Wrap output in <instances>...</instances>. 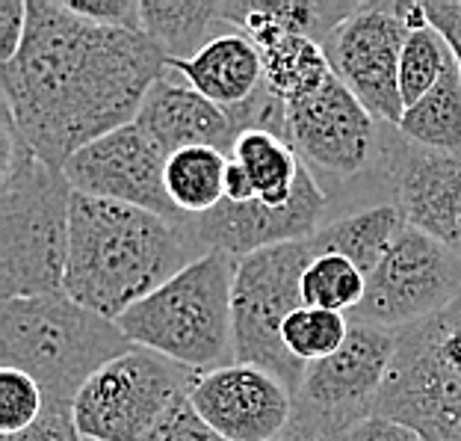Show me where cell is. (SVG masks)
Instances as JSON below:
<instances>
[{
	"instance_id": "32",
	"label": "cell",
	"mask_w": 461,
	"mask_h": 441,
	"mask_svg": "<svg viewBox=\"0 0 461 441\" xmlns=\"http://www.w3.org/2000/svg\"><path fill=\"white\" fill-rule=\"evenodd\" d=\"M27 33V0H0V66L13 62Z\"/></svg>"
},
{
	"instance_id": "8",
	"label": "cell",
	"mask_w": 461,
	"mask_h": 441,
	"mask_svg": "<svg viewBox=\"0 0 461 441\" xmlns=\"http://www.w3.org/2000/svg\"><path fill=\"white\" fill-rule=\"evenodd\" d=\"M320 258L313 240H296L240 258L234 279V362L276 373L293 394L305 380V367L287 353L281 329L293 311L305 306L302 276Z\"/></svg>"
},
{
	"instance_id": "35",
	"label": "cell",
	"mask_w": 461,
	"mask_h": 441,
	"mask_svg": "<svg viewBox=\"0 0 461 441\" xmlns=\"http://www.w3.org/2000/svg\"><path fill=\"white\" fill-rule=\"evenodd\" d=\"M225 198L234 205H246L255 202V184H251L249 172L240 166L237 161H228V172H225Z\"/></svg>"
},
{
	"instance_id": "34",
	"label": "cell",
	"mask_w": 461,
	"mask_h": 441,
	"mask_svg": "<svg viewBox=\"0 0 461 441\" xmlns=\"http://www.w3.org/2000/svg\"><path fill=\"white\" fill-rule=\"evenodd\" d=\"M423 13L429 18V24H435L449 41L453 54L461 60V4L458 0H426Z\"/></svg>"
},
{
	"instance_id": "1",
	"label": "cell",
	"mask_w": 461,
	"mask_h": 441,
	"mask_svg": "<svg viewBox=\"0 0 461 441\" xmlns=\"http://www.w3.org/2000/svg\"><path fill=\"white\" fill-rule=\"evenodd\" d=\"M169 66L145 33L101 27L59 0H27V33L0 66L4 115L45 163H66L89 142L133 124Z\"/></svg>"
},
{
	"instance_id": "15",
	"label": "cell",
	"mask_w": 461,
	"mask_h": 441,
	"mask_svg": "<svg viewBox=\"0 0 461 441\" xmlns=\"http://www.w3.org/2000/svg\"><path fill=\"white\" fill-rule=\"evenodd\" d=\"M326 211L329 198L305 166L296 193L285 207H269L258 198L246 205H234L225 198L211 214L195 219L190 216V231L204 252H228L240 261L260 249L313 237L326 225Z\"/></svg>"
},
{
	"instance_id": "16",
	"label": "cell",
	"mask_w": 461,
	"mask_h": 441,
	"mask_svg": "<svg viewBox=\"0 0 461 441\" xmlns=\"http://www.w3.org/2000/svg\"><path fill=\"white\" fill-rule=\"evenodd\" d=\"M393 207L405 225L461 255V154L429 152L414 142L387 154Z\"/></svg>"
},
{
	"instance_id": "22",
	"label": "cell",
	"mask_w": 461,
	"mask_h": 441,
	"mask_svg": "<svg viewBox=\"0 0 461 441\" xmlns=\"http://www.w3.org/2000/svg\"><path fill=\"white\" fill-rule=\"evenodd\" d=\"M400 131L408 142L429 152L461 154V62L453 57L441 80L402 113Z\"/></svg>"
},
{
	"instance_id": "12",
	"label": "cell",
	"mask_w": 461,
	"mask_h": 441,
	"mask_svg": "<svg viewBox=\"0 0 461 441\" xmlns=\"http://www.w3.org/2000/svg\"><path fill=\"white\" fill-rule=\"evenodd\" d=\"M166 161L169 154L133 122L80 149L62 172L75 193L184 223L190 216L177 211L166 193Z\"/></svg>"
},
{
	"instance_id": "6",
	"label": "cell",
	"mask_w": 461,
	"mask_h": 441,
	"mask_svg": "<svg viewBox=\"0 0 461 441\" xmlns=\"http://www.w3.org/2000/svg\"><path fill=\"white\" fill-rule=\"evenodd\" d=\"M375 412L423 441H461V297L400 332Z\"/></svg>"
},
{
	"instance_id": "19",
	"label": "cell",
	"mask_w": 461,
	"mask_h": 441,
	"mask_svg": "<svg viewBox=\"0 0 461 441\" xmlns=\"http://www.w3.org/2000/svg\"><path fill=\"white\" fill-rule=\"evenodd\" d=\"M225 24V0H142V33L169 60H190Z\"/></svg>"
},
{
	"instance_id": "21",
	"label": "cell",
	"mask_w": 461,
	"mask_h": 441,
	"mask_svg": "<svg viewBox=\"0 0 461 441\" xmlns=\"http://www.w3.org/2000/svg\"><path fill=\"white\" fill-rule=\"evenodd\" d=\"M230 161H237L249 172L255 184L258 202L269 207H285L299 187L305 161L287 140L269 131H243L230 152Z\"/></svg>"
},
{
	"instance_id": "11",
	"label": "cell",
	"mask_w": 461,
	"mask_h": 441,
	"mask_svg": "<svg viewBox=\"0 0 461 441\" xmlns=\"http://www.w3.org/2000/svg\"><path fill=\"white\" fill-rule=\"evenodd\" d=\"M411 4L373 0L358 4L326 39L331 69L373 119L400 128L405 104L400 92V60L411 30Z\"/></svg>"
},
{
	"instance_id": "9",
	"label": "cell",
	"mask_w": 461,
	"mask_h": 441,
	"mask_svg": "<svg viewBox=\"0 0 461 441\" xmlns=\"http://www.w3.org/2000/svg\"><path fill=\"white\" fill-rule=\"evenodd\" d=\"M400 332L352 323L338 353L305 367L293 394V424L285 441H326L349 424L375 415L396 359Z\"/></svg>"
},
{
	"instance_id": "17",
	"label": "cell",
	"mask_w": 461,
	"mask_h": 441,
	"mask_svg": "<svg viewBox=\"0 0 461 441\" xmlns=\"http://www.w3.org/2000/svg\"><path fill=\"white\" fill-rule=\"evenodd\" d=\"M136 124L160 145L166 154L184 149H216L230 157L240 140V128L234 119L195 92L190 83L181 80L175 71L166 75L149 89Z\"/></svg>"
},
{
	"instance_id": "24",
	"label": "cell",
	"mask_w": 461,
	"mask_h": 441,
	"mask_svg": "<svg viewBox=\"0 0 461 441\" xmlns=\"http://www.w3.org/2000/svg\"><path fill=\"white\" fill-rule=\"evenodd\" d=\"M230 157L216 149H184L166 161V193L184 216H204L225 202Z\"/></svg>"
},
{
	"instance_id": "13",
	"label": "cell",
	"mask_w": 461,
	"mask_h": 441,
	"mask_svg": "<svg viewBox=\"0 0 461 441\" xmlns=\"http://www.w3.org/2000/svg\"><path fill=\"white\" fill-rule=\"evenodd\" d=\"M190 406L228 441H285L293 424V391L264 367L230 362L198 373Z\"/></svg>"
},
{
	"instance_id": "14",
	"label": "cell",
	"mask_w": 461,
	"mask_h": 441,
	"mask_svg": "<svg viewBox=\"0 0 461 441\" xmlns=\"http://www.w3.org/2000/svg\"><path fill=\"white\" fill-rule=\"evenodd\" d=\"M287 142L299 157L334 178H355L373 157L375 119L331 75L317 92L287 104Z\"/></svg>"
},
{
	"instance_id": "20",
	"label": "cell",
	"mask_w": 461,
	"mask_h": 441,
	"mask_svg": "<svg viewBox=\"0 0 461 441\" xmlns=\"http://www.w3.org/2000/svg\"><path fill=\"white\" fill-rule=\"evenodd\" d=\"M402 223L405 219L393 205H375L366 207V211L329 219L311 240L320 255H343L370 276L379 267V261L384 258L387 246H391Z\"/></svg>"
},
{
	"instance_id": "4",
	"label": "cell",
	"mask_w": 461,
	"mask_h": 441,
	"mask_svg": "<svg viewBox=\"0 0 461 441\" xmlns=\"http://www.w3.org/2000/svg\"><path fill=\"white\" fill-rule=\"evenodd\" d=\"M131 346L119 323L62 290L6 299L0 311V362L33 376L48 403L75 406L83 385Z\"/></svg>"
},
{
	"instance_id": "10",
	"label": "cell",
	"mask_w": 461,
	"mask_h": 441,
	"mask_svg": "<svg viewBox=\"0 0 461 441\" xmlns=\"http://www.w3.org/2000/svg\"><path fill=\"white\" fill-rule=\"evenodd\" d=\"M458 297L461 255L402 223L379 267L366 276L364 302L349 314V320L402 332L435 317Z\"/></svg>"
},
{
	"instance_id": "33",
	"label": "cell",
	"mask_w": 461,
	"mask_h": 441,
	"mask_svg": "<svg viewBox=\"0 0 461 441\" xmlns=\"http://www.w3.org/2000/svg\"><path fill=\"white\" fill-rule=\"evenodd\" d=\"M151 441H228V438L213 433V429L195 415V409L186 403L181 412H175L169 418V424H166Z\"/></svg>"
},
{
	"instance_id": "25",
	"label": "cell",
	"mask_w": 461,
	"mask_h": 441,
	"mask_svg": "<svg viewBox=\"0 0 461 441\" xmlns=\"http://www.w3.org/2000/svg\"><path fill=\"white\" fill-rule=\"evenodd\" d=\"M411 30H408L402 60H400V92L405 110L414 107L435 87L447 66L453 62V48L435 24H429L423 4H411Z\"/></svg>"
},
{
	"instance_id": "27",
	"label": "cell",
	"mask_w": 461,
	"mask_h": 441,
	"mask_svg": "<svg viewBox=\"0 0 461 441\" xmlns=\"http://www.w3.org/2000/svg\"><path fill=\"white\" fill-rule=\"evenodd\" d=\"M349 329H352V320L346 317V314L302 306L285 320L281 341H285L287 353L296 362L313 364L338 353L346 344V338H349Z\"/></svg>"
},
{
	"instance_id": "3",
	"label": "cell",
	"mask_w": 461,
	"mask_h": 441,
	"mask_svg": "<svg viewBox=\"0 0 461 441\" xmlns=\"http://www.w3.org/2000/svg\"><path fill=\"white\" fill-rule=\"evenodd\" d=\"M4 196H0V290L6 299L59 293L68 261V178L18 140L4 115Z\"/></svg>"
},
{
	"instance_id": "28",
	"label": "cell",
	"mask_w": 461,
	"mask_h": 441,
	"mask_svg": "<svg viewBox=\"0 0 461 441\" xmlns=\"http://www.w3.org/2000/svg\"><path fill=\"white\" fill-rule=\"evenodd\" d=\"M45 391L33 376L15 367H0V436H15L33 427L45 412Z\"/></svg>"
},
{
	"instance_id": "23",
	"label": "cell",
	"mask_w": 461,
	"mask_h": 441,
	"mask_svg": "<svg viewBox=\"0 0 461 441\" xmlns=\"http://www.w3.org/2000/svg\"><path fill=\"white\" fill-rule=\"evenodd\" d=\"M260 57L269 92L285 104L317 92L334 75L326 48L311 36H285L260 48Z\"/></svg>"
},
{
	"instance_id": "7",
	"label": "cell",
	"mask_w": 461,
	"mask_h": 441,
	"mask_svg": "<svg viewBox=\"0 0 461 441\" xmlns=\"http://www.w3.org/2000/svg\"><path fill=\"white\" fill-rule=\"evenodd\" d=\"M198 371L166 355L131 346L101 367L75 400V421L86 441H151L190 403Z\"/></svg>"
},
{
	"instance_id": "18",
	"label": "cell",
	"mask_w": 461,
	"mask_h": 441,
	"mask_svg": "<svg viewBox=\"0 0 461 441\" xmlns=\"http://www.w3.org/2000/svg\"><path fill=\"white\" fill-rule=\"evenodd\" d=\"M166 69L190 83L216 107H222L230 119L267 89L260 48L240 30L213 36L195 57L169 60Z\"/></svg>"
},
{
	"instance_id": "26",
	"label": "cell",
	"mask_w": 461,
	"mask_h": 441,
	"mask_svg": "<svg viewBox=\"0 0 461 441\" xmlns=\"http://www.w3.org/2000/svg\"><path fill=\"white\" fill-rule=\"evenodd\" d=\"M366 272L358 270L343 255H320L313 258L305 276H302V299L311 308H326L338 314H349L364 302Z\"/></svg>"
},
{
	"instance_id": "2",
	"label": "cell",
	"mask_w": 461,
	"mask_h": 441,
	"mask_svg": "<svg viewBox=\"0 0 461 441\" xmlns=\"http://www.w3.org/2000/svg\"><path fill=\"white\" fill-rule=\"evenodd\" d=\"M202 255L207 252L195 243L190 219L175 223L142 207L75 193L62 293L119 320Z\"/></svg>"
},
{
	"instance_id": "31",
	"label": "cell",
	"mask_w": 461,
	"mask_h": 441,
	"mask_svg": "<svg viewBox=\"0 0 461 441\" xmlns=\"http://www.w3.org/2000/svg\"><path fill=\"white\" fill-rule=\"evenodd\" d=\"M326 441H423V438L417 436L411 427L375 412L349 424L346 429H340V433L329 436Z\"/></svg>"
},
{
	"instance_id": "30",
	"label": "cell",
	"mask_w": 461,
	"mask_h": 441,
	"mask_svg": "<svg viewBox=\"0 0 461 441\" xmlns=\"http://www.w3.org/2000/svg\"><path fill=\"white\" fill-rule=\"evenodd\" d=\"M0 441H86L80 436L75 421V406L68 403H45L41 418L27 427L24 433L15 436H0Z\"/></svg>"
},
{
	"instance_id": "29",
	"label": "cell",
	"mask_w": 461,
	"mask_h": 441,
	"mask_svg": "<svg viewBox=\"0 0 461 441\" xmlns=\"http://www.w3.org/2000/svg\"><path fill=\"white\" fill-rule=\"evenodd\" d=\"M71 13L101 27L136 30L142 33V4L140 0H68Z\"/></svg>"
},
{
	"instance_id": "5",
	"label": "cell",
	"mask_w": 461,
	"mask_h": 441,
	"mask_svg": "<svg viewBox=\"0 0 461 441\" xmlns=\"http://www.w3.org/2000/svg\"><path fill=\"white\" fill-rule=\"evenodd\" d=\"M237 264L240 261L228 252H207L115 323L131 344L198 373L225 367L234 362Z\"/></svg>"
},
{
	"instance_id": "36",
	"label": "cell",
	"mask_w": 461,
	"mask_h": 441,
	"mask_svg": "<svg viewBox=\"0 0 461 441\" xmlns=\"http://www.w3.org/2000/svg\"><path fill=\"white\" fill-rule=\"evenodd\" d=\"M458 62H461V60H458Z\"/></svg>"
}]
</instances>
